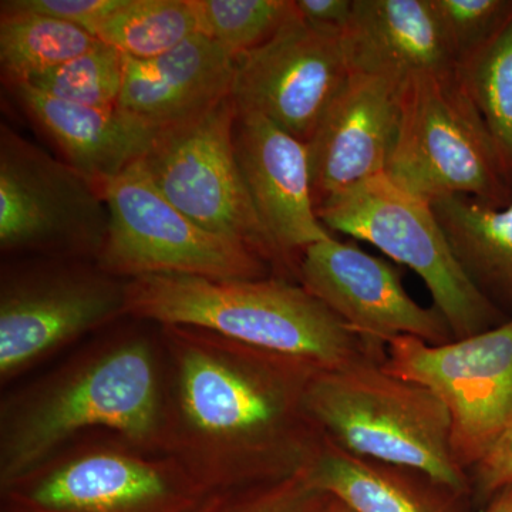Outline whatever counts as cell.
<instances>
[{"label":"cell","instance_id":"cell-5","mask_svg":"<svg viewBox=\"0 0 512 512\" xmlns=\"http://www.w3.org/2000/svg\"><path fill=\"white\" fill-rule=\"evenodd\" d=\"M330 232L369 242L423 279L454 340L491 329L493 301L464 271L429 201L387 174L333 195L316 208Z\"/></svg>","mask_w":512,"mask_h":512},{"label":"cell","instance_id":"cell-25","mask_svg":"<svg viewBox=\"0 0 512 512\" xmlns=\"http://www.w3.org/2000/svg\"><path fill=\"white\" fill-rule=\"evenodd\" d=\"M123 74L124 56L99 40L83 55L18 84L77 106L114 109L119 107Z\"/></svg>","mask_w":512,"mask_h":512},{"label":"cell","instance_id":"cell-28","mask_svg":"<svg viewBox=\"0 0 512 512\" xmlns=\"http://www.w3.org/2000/svg\"><path fill=\"white\" fill-rule=\"evenodd\" d=\"M457 64L478 52L512 13V0H431Z\"/></svg>","mask_w":512,"mask_h":512},{"label":"cell","instance_id":"cell-4","mask_svg":"<svg viewBox=\"0 0 512 512\" xmlns=\"http://www.w3.org/2000/svg\"><path fill=\"white\" fill-rule=\"evenodd\" d=\"M386 174L429 202L464 195L500 208L512 201L493 137L457 70L406 80Z\"/></svg>","mask_w":512,"mask_h":512},{"label":"cell","instance_id":"cell-31","mask_svg":"<svg viewBox=\"0 0 512 512\" xmlns=\"http://www.w3.org/2000/svg\"><path fill=\"white\" fill-rule=\"evenodd\" d=\"M293 3L306 25L325 35L343 37L355 0H293Z\"/></svg>","mask_w":512,"mask_h":512},{"label":"cell","instance_id":"cell-9","mask_svg":"<svg viewBox=\"0 0 512 512\" xmlns=\"http://www.w3.org/2000/svg\"><path fill=\"white\" fill-rule=\"evenodd\" d=\"M383 367L440 400L450 417L454 457L467 474L511 424L512 320L444 345L393 339Z\"/></svg>","mask_w":512,"mask_h":512},{"label":"cell","instance_id":"cell-30","mask_svg":"<svg viewBox=\"0 0 512 512\" xmlns=\"http://www.w3.org/2000/svg\"><path fill=\"white\" fill-rule=\"evenodd\" d=\"M121 3L123 0H3L0 10L64 20L90 33L96 23L120 8Z\"/></svg>","mask_w":512,"mask_h":512},{"label":"cell","instance_id":"cell-27","mask_svg":"<svg viewBox=\"0 0 512 512\" xmlns=\"http://www.w3.org/2000/svg\"><path fill=\"white\" fill-rule=\"evenodd\" d=\"M329 498L313 487L305 466L281 480L211 491L190 512H320Z\"/></svg>","mask_w":512,"mask_h":512},{"label":"cell","instance_id":"cell-18","mask_svg":"<svg viewBox=\"0 0 512 512\" xmlns=\"http://www.w3.org/2000/svg\"><path fill=\"white\" fill-rule=\"evenodd\" d=\"M342 42L350 72L406 82L458 67L431 0H355Z\"/></svg>","mask_w":512,"mask_h":512},{"label":"cell","instance_id":"cell-8","mask_svg":"<svg viewBox=\"0 0 512 512\" xmlns=\"http://www.w3.org/2000/svg\"><path fill=\"white\" fill-rule=\"evenodd\" d=\"M237 104L160 130L140 160L157 190L202 228L244 245L278 274H291L256 214L234 150Z\"/></svg>","mask_w":512,"mask_h":512},{"label":"cell","instance_id":"cell-11","mask_svg":"<svg viewBox=\"0 0 512 512\" xmlns=\"http://www.w3.org/2000/svg\"><path fill=\"white\" fill-rule=\"evenodd\" d=\"M349 76L342 37L306 25L293 3L271 39L235 57L231 97L306 144Z\"/></svg>","mask_w":512,"mask_h":512},{"label":"cell","instance_id":"cell-15","mask_svg":"<svg viewBox=\"0 0 512 512\" xmlns=\"http://www.w3.org/2000/svg\"><path fill=\"white\" fill-rule=\"evenodd\" d=\"M106 272L59 271L3 282L0 373L8 376L47 350L124 313L126 281Z\"/></svg>","mask_w":512,"mask_h":512},{"label":"cell","instance_id":"cell-1","mask_svg":"<svg viewBox=\"0 0 512 512\" xmlns=\"http://www.w3.org/2000/svg\"><path fill=\"white\" fill-rule=\"evenodd\" d=\"M167 330L180 348L181 450L205 493L281 480L311 463L323 434L303 396L319 369Z\"/></svg>","mask_w":512,"mask_h":512},{"label":"cell","instance_id":"cell-16","mask_svg":"<svg viewBox=\"0 0 512 512\" xmlns=\"http://www.w3.org/2000/svg\"><path fill=\"white\" fill-rule=\"evenodd\" d=\"M234 150L259 220L298 276L302 252L333 237L316 214L306 144L262 114L237 107Z\"/></svg>","mask_w":512,"mask_h":512},{"label":"cell","instance_id":"cell-20","mask_svg":"<svg viewBox=\"0 0 512 512\" xmlns=\"http://www.w3.org/2000/svg\"><path fill=\"white\" fill-rule=\"evenodd\" d=\"M306 471L316 490L353 512H474L470 495L417 471L355 456L326 437Z\"/></svg>","mask_w":512,"mask_h":512},{"label":"cell","instance_id":"cell-32","mask_svg":"<svg viewBox=\"0 0 512 512\" xmlns=\"http://www.w3.org/2000/svg\"><path fill=\"white\" fill-rule=\"evenodd\" d=\"M481 512H512V485L495 495Z\"/></svg>","mask_w":512,"mask_h":512},{"label":"cell","instance_id":"cell-19","mask_svg":"<svg viewBox=\"0 0 512 512\" xmlns=\"http://www.w3.org/2000/svg\"><path fill=\"white\" fill-rule=\"evenodd\" d=\"M9 87L64 161L100 188L143 160L160 133L120 107L90 109L47 96L28 84Z\"/></svg>","mask_w":512,"mask_h":512},{"label":"cell","instance_id":"cell-22","mask_svg":"<svg viewBox=\"0 0 512 512\" xmlns=\"http://www.w3.org/2000/svg\"><path fill=\"white\" fill-rule=\"evenodd\" d=\"M99 39L73 23L33 15H0V66L6 84L25 83L92 49Z\"/></svg>","mask_w":512,"mask_h":512},{"label":"cell","instance_id":"cell-21","mask_svg":"<svg viewBox=\"0 0 512 512\" xmlns=\"http://www.w3.org/2000/svg\"><path fill=\"white\" fill-rule=\"evenodd\" d=\"M430 204L471 281L484 295L512 296V201L497 208L450 195Z\"/></svg>","mask_w":512,"mask_h":512},{"label":"cell","instance_id":"cell-33","mask_svg":"<svg viewBox=\"0 0 512 512\" xmlns=\"http://www.w3.org/2000/svg\"><path fill=\"white\" fill-rule=\"evenodd\" d=\"M320 512H353L350 510L348 505H345L342 503V501H339L338 498L330 497L328 504L323 507V510Z\"/></svg>","mask_w":512,"mask_h":512},{"label":"cell","instance_id":"cell-14","mask_svg":"<svg viewBox=\"0 0 512 512\" xmlns=\"http://www.w3.org/2000/svg\"><path fill=\"white\" fill-rule=\"evenodd\" d=\"M406 82L350 72L306 143L315 207L386 174Z\"/></svg>","mask_w":512,"mask_h":512},{"label":"cell","instance_id":"cell-3","mask_svg":"<svg viewBox=\"0 0 512 512\" xmlns=\"http://www.w3.org/2000/svg\"><path fill=\"white\" fill-rule=\"evenodd\" d=\"M384 360L318 370L303 404L336 446L379 463L417 471L470 495V478L451 447L450 417L430 390L394 376Z\"/></svg>","mask_w":512,"mask_h":512},{"label":"cell","instance_id":"cell-13","mask_svg":"<svg viewBox=\"0 0 512 512\" xmlns=\"http://www.w3.org/2000/svg\"><path fill=\"white\" fill-rule=\"evenodd\" d=\"M3 493L6 512H190L208 494L184 466L119 453L77 458Z\"/></svg>","mask_w":512,"mask_h":512},{"label":"cell","instance_id":"cell-23","mask_svg":"<svg viewBox=\"0 0 512 512\" xmlns=\"http://www.w3.org/2000/svg\"><path fill=\"white\" fill-rule=\"evenodd\" d=\"M90 33L121 55L151 59L180 46L200 28L191 0H123Z\"/></svg>","mask_w":512,"mask_h":512},{"label":"cell","instance_id":"cell-12","mask_svg":"<svg viewBox=\"0 0 512 512\" xmlns=\"http://www.w3.org/2000/svg\"><path fill=\"white\" fill-rule=\"evenodd\" d=\"M298 278L352 332L376 345L386 348L402 336L430 345L454 340L434 306L423 308L410 298L392 264L367 254L355 242L332 237L306 248L299 259Z\"/></svg>","mask_w":512,"mask_h":512},{"label":"cell","instance_id":"cell-2","mask_svg":"<svg viewBox=\"0 0 512 512\" xmlns=\"http://www.w3.org/2000/svg\"><path fill=\"white\" fill-rule=\"evenodd\" d=\"M124 313L165 328L207 330L319 370L386 359L303 286L284 278L151 275L126 281Z\"/></svg>","mask_w":512,"mask_h":512},{"label":"cell","instance_id":"cell-7","mask_svg":"<svg viewBox=\"0 0 512 512\" xmlns=\"http://www.w3.org/2000/svg\"><path fill=\"white\" fill-rule=\"evenodd\" d=\"M109 234L97 268L114 278L188 275L264 279L272 268L244 245L212 234L157 190L140 161L101 185Z\"/></svg>","mask_w":512,"mask_h":512},{"label":"cell","instance_id":"cell-17","mask_svg":"<svg viewBox=\"0 0 512 512\" xmlns=\"http://www.w3.org/2000/svg\"><path fill=\"white\" fill-rule=\"evenodd\" d=\"M234 74L235 57L197 33L161 56H124L119 107L164 130L207 113L231 96Z\"/></svg>","mask_w":512,"mask_h":512},{"label":"cell","instance_id":"cell-10","mask_svg":"<svg viewBox=\"0 0 512 512\" xmlns=\"http://www.w3.org/2000/svg\"><path fill=\"white\" fill-rule=\"evenodd\" d=\"M103 191L9 124L0 126V247L87 256L109 234Z\"/></svg>","mask_w":512,"mask_h":512},{"label":"cell","instance_id":"cell-29","mask_svg":"<svg viewBox=\"0 0 512 512\" xmlns=\"http://www.w3.org/2000/svg\"><path fill=\"white\" fill-rule=\"evenodd\" d=\"M468 478L471 501L481 511L495 495L512 485V421L488 453L468 471Z\"/></svg>","mask_w":512,"mask_h":512},{"label":"cell","instance_id":"cell-6","mask_svg":"<svg viewBox=\"0 0 512 512\" xmlns=\"http://www.w3.org/2000/svg\"><path fill=\"white\" fill-rule=\"evenodd\" d=\"M160 420L156 367L143 342L127 343L40 397L3 437V491L26 480L67 437L89 427L153 437Z\"/></svg>","mask_w":512,"mask_h":512},{"label":"cell","instance_id":"cell-24","mask_svg":"<svg viewBox=\"0 0 512 512\" xmlns=\"http://www.w3.org/2000/svg\"><path fill=\"white\" fill-rule=\"evenodd\" d=\"M512 185V13L478 52L457 67Z\"/></svg>","mask_w":512,"mask_h":512},{"label":"cell","instance_id":"cell-26","mask_svg":"<svg viewBox=\"0 0 512 512\" xmlns=\"http://www.w3.org/2000/svg\"><path fill=\"white\" fill-rule=\"evenodd\" d=\"M201 35L237 57L278 32L293 13V0H191Z\"/></svg>","mask_w":512,"mask_h":512}]
</instances>
